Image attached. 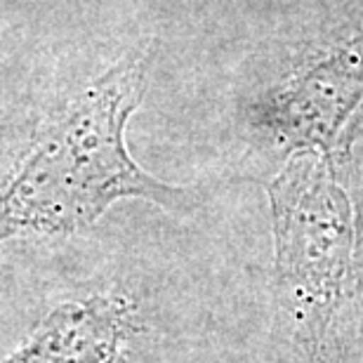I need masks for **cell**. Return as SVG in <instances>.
<instances>
[{
  "label": "cell",
  "mask_w": 363,
  "mask_h": 363,
  "mask_svg": "<svg viewBox=\"0 0 363 363\" xmlns=\"http://www.w3.org/2000/svg\"><path fill=\"white\" fill-rule=\"evenodd\" d=\"M274 295L288 363H342L359 217L337 161L295 151L269 189Z\"/></svg>",
  "instance_id": "cell-2"
},
{
  "label": "cell",
  "mask_w": 363,
  "mask_h": 363,
  "mask_svg": "<svg viewBox=\"0 0 363 363\" xmlns=\"http://www.w3.org/2000/svg\"><path fill=\"white\" fill-rule=\"evenodd\" d=\"M142 323L137 304L118 293L71 300L0 363H133Z\"/></svg>",
  "instance_id": "cell-4"
},
{
  "label": "cell",
  "mask_w": 363,
  "mask_h": 363,
  "mask_svg": "<svg viewBox=\"0 0 363 363\" xmlns=\"http://www.w3.org/2000/svg\"><path fill=\"white\" fill-rule=\"evenodd\" d=\"M144 88V62L128 57L35 130L0 191V238L74 234L121 199L191 206L184 189L147 175L125 149V123Z\"/></svg>",
  "instance_id": "cell-1"
},
{
  "label": "cell",
  "mask_w": 363,
  "mask_h": 363,
  "mask_svg": "<svg viewBox=\"0 0 363 363\" xmlns=\"http://www.w3.org/2000/svg\"><path fill=\"white\" fill-rule=\"evenodd\" d=\"M363 123V43L321 62L276 101L267 128L286 151H318L340 163Z\"/></svg>",
  "instance_id": "cell-3"
}]
</instances>
